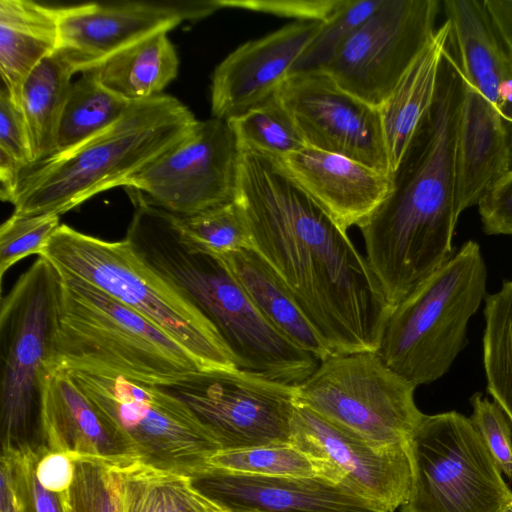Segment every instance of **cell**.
<instances>
[{"instance_id":"30","label":"cell","mask_w":512,"mask_h":512,"mask_svg":"<svg viewBox=\"0 0 512 512\" xmlns=\"http://www.w3.org/2000/svg\"><path fill=\"white\" fill-rule=\"evenodd\" d=\"M130 103L103 87L90 71L83 72L69 89L52 156L66 153L112 126Z\"/></svg>"},{"instance_id":"7","label":"cell","mask_w":512,"mask_h":512,"mask_svg":"<svg viewBox=\"0 0 512 512\" xmlns=\"http://www.w3.org/2000/svg\"><path fill=\"white\" fill-rule=\"evenodd\" d=\"M39 256L148 319L188 350L203 369L237 368L213 325L125 239L107 241L61 224Z\"/></svg>"},{"instance_id":"15","label":"cell","mask_w":512,"mask_h":512,"mask_svg":"<svg viewBox=\"0 0 512 512\" xmlns=\"http://www.w3.org/2000/svg\"><path fill=\"white\" fill-rule=\"evenodd\" d=\"M276 96L307 146L391 175L379 108L343 89L328 72L291 74Z\"/></svg>"},{"instance_id":"22","label":"cell","mask_w":512,"mask_h":512,"mask_svg":"<svg viewBox=\"0 0 512 512\" xmlns=\"http://www.w3.org/2000/svg\"><path fill=\"white\" fill-rule=\"evenodd\" d=\"M510 170L512 124L465 79L455 155L458 213L477 205Z\"/></svg>"},{"instance_id":"3","label":"cell","mask_w":512,"mask_h":512,"mask_svg":"<svg viewBox=\"0 0 512 512\" xmlns=\"http://www.w3.org/2000/svg\"><path fill=\"white\" fill-rule=\"evenodd\" d=\"M133 247L213 325L238 369L292 385L314 372L319 361L264 318L219 256L183 242L172 218L150 222Z\"/></svg>"},{"instance_id":"10","label":"cell","mask_w":512,"mask_h":512,"mask_svg":"<svg viewBox=\"0 0 512 512\" xmlns=\"http://www.w3.org/2000/svg\"><path fill=\"white\" fill-rule=\"evenodd\" d=\"M416 386L372 351L334 354L296 385V402L378 449L407 446L423 414Z\"/></svg>"},{"instance_id":"9","label":"cell","mask_w":512,"mask_h":512,"mask_svg":"<svg viewBox=\"0 0 512 512\" xmlns=\"http://www.w3.org/2000/svg\"><path fill=\"white\" fill-rule=\"evenodd\" d=\"M407 451L411 483L401 512H498L512 502L480 434L457 411L425 414Z\"/></svg>"},{"instance_id":"21","label":"cell","mask_w":512,"mask_h":512,"mask_svg":"<svg viewBox=\"0 0 512 512\" xmlns=\"http://www.w3.org/2000/svg\"><path fill=\"white\" fill-rule=\"evenodd\" d=\"M40 438L49 450L66 453L74 461L120 463L137 459L64 370L49 369L46 375Z\"/></svg>"},{"instance_id":"1","label":"cell","mask_w":512,"mask_h":512,"mask_svg":"<svg viewBox=\"0 0 512 512\" xmlns=\"http://www.w3.org/2000/svg\"><path fill=\"white\" fill-rule=\"evenodd\" d=\"M236 201L254 249L331 353L376 352L393 307L347 230L259 152L240 150Z\"/></svg>"},{"instance_id":"32","label":"cell","mask_w":512,"mask_h":512,"mask_svg":"<svg viewBox=\"0 0 512 512\" xmlns=\"http://www.w3.org/2000/svg\"><path fill=\"white\" fill-rule=\"evenodd\" d=\"M227 122L240 150L280 160L307 146L276 94Z\"/></svg>"},{"instance_id":"27","label":"cell","mask_w":512,"mask_h":512,"mask_svg":"<svg viewBox=\"0 0 512 512\" xmlns=\"http://www.w3.org/2000/svg\"><path fill=\"white\" fill-rule=\"evenodd\" d=\"M179 59L168 32L146 37L89 70L115 95L136 102L160 95L177 76Z\"/></svg>"},{"instance_id":"5","label":"cell","mask_w":512,"mask_h":512,"mask_svg":"<svg viewBox=\"0 0 512 512\" xmlns=\"http://www.w3.org/2000/svg\"><path fill=\"white\" fill-rule=\"evenodd\" d=\"M57 270L60 294L49 369L121 376L156 386L203 369L148 319L89 282Z\"/></svg>"},{"instance_id":"2","label":"cell","mask_w":512,"mask_h":512,"mask_svg":"<svg viewBox=\"0 0 512 512\" xmlns=\"http://www.w3.org/2000/svg\"><path fill=\"white\" fill-rule=\"evenodd\" d=\"M465 79L444 54L434 103L418 126L378 207L359 226L366 259L394 307L454 254L455 155Z\"/></svg>"},{"instance_id":"13","label":"cell","mask_w":512,"mask_h":512,"mask_svg":"<svg viewBox=\"0 0 512 512\" xmlns=\"http://www.w3.org/2000/svg\"><path fill=\"white\" fill-rule=\"evenodd\" d=\"M181 399L221 450L292 444L296 385L240 369H202L159 386Z\"/></svg>"},{"instance_id":"24","label":"cell","mask_w":512,"mask_h":512,"mask_svg":"<svg viewBox=\"0 0 512 512\" xmlns=\"http://www.w3.org/2000/svg\"><path fill=\"white\" fill-rule=\"evenodd\" d=\"M450 41L451 25L445 18L379 108L391 173L434 103L442 60Z\"/></svg>"},{"instance_id":"39","label":"cell","mask_w":512,"mask_h":512,"mask_svg":"<svg viewBox=\"0 0 512 512\" xmlns=\"http://www.w3.org/2000/svg\"><path fill=\"white\" fill-rule=\"evenodd\" d=\"M472 415L470 420L497 466L512 480V424L503 410L494 402L475 393L470 398Z\"/></svg>"},{"instance_id":"34","label":"cell","mask_w":512,"mask_h":512,"mask_svg":"<svg viewBox=\"0 0 512 512\" xmlns=\"http://www.w3.org/2000/svg\"><path fill=\"white\" fill-rule=\"evenodd\" d=\"M208 466L252 475L328 478L320 462L293 444L219 450L209 458Z\"/></svg>"},{"instance_id":"23","label":"cell","mask_w":512,"mask_h":512,"mask_svg":"<svg viewBox=\"0 0 512 512\" xmlns=\"http://www.w3.org/2000/svg\"><path fill=\"white\" fill-rule=\"evenodd\" d=\"M451 47L464 78L512 124V62L504 50L484 0H445Z\"/></svg>"},{"instance_id":"40","label":"cell","mask_w":512,"mask_h":512,"mask_svg":"<svg viewBox=\"0 0 512 512\" xmlns=\"http://www.w3.org/2000/svg\"><path fill=\"white\" fill-rule=\"evenodd\" d=\"M346 0H219L222 8H240L298 21L325 22Z\"/></svg>"},{"instance_id":"44","label":"cell","mask_w":512,"mask_h":512,"mask_svg":"<svg viewBox=\"0 0 512 512\" xmlns=\"http://www.w3.org/2000/svg\"><path fill=\"white\" fill-rule=\"evenodd\" d=\"M0 463V512H29L9 448L2 447Z\"/></svg>"},{"instance_id":"12","label":"cell","mask_w":512,"mask_h":512,"mask_svg":"<svg viewBox=\"0 0 512 512\" xmlns=\"http://www.w3.org/2000/svg\"><path fill=\"white\" fill-rule=\"evenodd\" d=\"M239 158L227 121L198 120L189 135L121 186L136 207L189 217L236 200Z\"/></svg>"},{"instance_id":"47","label":"cell","mask_w":512,"mask_h":512,"mask_svg":"<svg viewBox=\"0 0 512 512\" xmlns=\"http://www.w3.org/2000/svg\"><path fill=\"white\" fill-rule=\"evenodd\" d=\"M498 512H512V502L501 508Z\"/></svg>"},{"instance_id":"19","label":"cell","mask_w":512,"mask_h":512,"mask_svg":"<svg viewBox=\"0 0 512 512\" xmlns=\"http://www.w3.org/2000/svg\"><path fill=\"white\" fill-rule=\"evenodd\" d=\"M191 481L223 512H384L326 477L262 476L207 468Z\"/></svg>"},{"instance_id":"17","label":"cell","mask_w":512,"mask_h":512,"mask_svg":"<svg viewBox=\"0 0 512 512\" xmlns=\"http://www.w3.org/2000/svg\"><path fill=\"white\" fill-rule=\"evenodd\" d=\"M219 0L89 3L60 8L57 51L74 71L93 69L116 52L183 21L221 9Z\"/></svg>"},{"instance_id":"37","label":"cell","mask_w":512,"mask_h":512,"mask_svg":"<svg viewBox=\"0 0 512 512\" xmlns=\"http://www.w3.org/2000/svg\"><path fill=\"white\" fill-rule=\"evenodd\" d=\"M70 488L75 512H123L120 480L114 463L100 459L76 460Z\"/></svg>"},{"instance_id":"11","label":"cell","mask_w":512,"mask_h":512,"mask_svg":"<svg viewBox=\"0 0 512 512\" xmlns=\"http://www.w3.org/2000/svg\"><path fill=\"white\" fill-rule=\"evenodd\" d=\"M66 372L141 462L192 477L221 450L191 409L163 388L121 376Z\"/></svg>"},{"instance_id":"33","label":"cell","mask_w":512,"mask_h":512,"mask_svg":"<svg viewBox=\"0 0 512 512\" xmlns=\"http://www.w3.org/2000/svg\"><path fill=\"white\" fill-rule=\"evenodd\" d=\"M174 221L181 240L195 249L223 255L254 248L243 210L236 200L193 216H174Z\"/></svg>"},{"instance_id":"38","label":"cell","mask_w":512,"mask_h":512,"mask_svg":"<svg viewBox=\"0 0 512 512\" xmlns=\"http://www.w3.org/2000/svg\"><path fill=\"white\" fill-rule=\"evenodd\" d=\"M61 224L57 215L12 214L0 227V278L23 258L42 253Z\"/></svg>"},{"instance_id":"36","label":"cell","mask_w":512,"mask_h":512,"mask_svg":"<svg viewBox=\"0 0 512 512\" xmlns=\"http://www.w3.org/2000/svg\"><path fill=\"white\" fill-rule=\"evenodd\" d=\"M33 165L24 116L2 88L0 93V195L10 202L17 182Z\"/></svg>"},{"instance_id":"43","label":"cell","mask_w":512,"mask_h":512,"mask_svg":"<svg viewBox=\"0 0 512 512\" xmlns=\"http://www.w3.org/2000/svg\"><path fill=\"white\" fill-rule=\"evenodd\" d=\"M76 463L66 453L42 447L36 464V476L48 491L61 494L68 491L75 479Z\"/></svg>"},{"instance_id":"20","label":"cell","mask_w":512,"mask_h":512,"mask_svg":"<svg viewBox=\"0 0 512 512\" xmlns=\"http://www.w3.org/2000/svg\"><path fill=\"white\" fill-rule=\"evenodd\" d=\"M278 161L345 230L359 227L384 200L391 187L390 176L360 162L309 146Z\"/></svg>"},{"instance_id":"26","label":"cell","mask_w":512,"mask_h":512,"mask_svg":"<svg viewBox=\"0 0 512 512\" xmlns=\"http://www.w3.org/2000/svg\"><path fill=\"white\" fill-rule=\"evenodd\" d=\"M253 304L280 333L319 362L333 355L300 309L288 287L254 249L217 255Z\"/></svg>"},{"instance_id":"41","label":"cell","mask_w":512,"mask_h":512,"mask_svg":"<svg viewBox=\"0 0 512 512\" xmlns=\"http://www.w3.org/2000/svg\"><path fill=\"white\" fill-rule=\"evenodd\" d=\"M42 447L25 450L11 448L18 482L29 512H64L60 495L46 490L36 476V464Z\"/></svg>"},{"instance_id":"16","label":"cell","mask_w":512,"mask_h":512,"mask_svg":"<svg viewBox=\"0 0 512 512\" xmlns=\"http://www.w3.org/2000/svg\"><path fill=\"white\" fill-rule=\"evenodd\" d=\"M292 444L322 464L327 477L348 486L384 512L405 502L411 483L407 446L378 449L296 402Z\"/></svg>"},{"instance_id":"28","label":"cell","mask_w":512,"mask_h":512,"mask_svg":"<svg viewBox=\"0 0 512 512\" xmlns=\"http://www.w3.org/2000/svg\"><path fill=\"white\" fill-rule=\"evenodd\" d=\"M75 73L56 51L43 59L23 84L20 107L27 127L33 165L45 161L54 153L57 126Z\"/></svg>"},{"instance_id":"45","label":"cell","mask_w":512,"mask_h":512,"mask_svg":"<svg viewBox=\"0 0 512 512\" xmlns=\"http://www.w3.org/2000/svg\"><path fill=\"white\" fill-rule=\"evenodd\" d=\"M493 28L512 62V0H484Z\"/></svg>"},{"instance_id":"42","label":"cell","mask_w":512,"mask_h":512,"mask_svg":"<svg viewBox=\"0 0 512 512\" xmlns=\"http://www.w3.org/2000/svg\"><path fill=\"white\" fill-rule=\"evenodd\" d=\"M487 235H512V170L504 174L477 204Z\"/></svg>"},{"instance_id":"46","label":"cell","mask_w":512,"mask_h":512,"mask_svg":"<svg viewBox=\"0 0 512 512\" xmlns=\"http://www.w3.org/2000/svg\"><path fill=\"white\" fill-rule=\"evenodd\" d=\"M59 495H60V498L62 501L64 512H75V509H74V507L71 503V499H70V489L64 493L59 494Z\"/></svg>"},{"instance_id":"25","label":"cell","mask_w":512,"mask_h":512,"mask_svg":"<svg viewBox=\"0 0 512 512\" xmlns=\"http://www.w3.org/2000/svg\"><path fill=\"white\" fill-rule=\"evenodd\" d=\"M59 43L60 8L29 0L0 1V71L3 88L18 107L26 78Z\"/></svg>"},{"instance_id":"14","label":"cell","mask_w":512,"mask_h":512,"mask_svg":"<svg viewBox=\"0 0 512 512\" xmlns=\"http://www.w3.org/2000/svg\"><path fill=\"white\" fill-rule=\"evenodd\" d=\"M441 5L383 0L324 70L343 89L380 108L433 37Z\"/></svg>"},{"instance_id":"31","label":"cell","mask_w":512,"mask_h":512,"mask_svg":"<svg viewBox=\"0 0 512 512\" xmlns=\"http://www.w3.org/2000/svg\"><path fill=\"white\" fill-rule=\"evenodd\" d=\"M483 366L487 392L512 424V280L485 298Z\"/></svg>"},{"instance_id":"29","label":"cell","mask_w":512,"mask_h":512,"mask_svg":"<svg viewBox=\"0 0 512 512\" xmlns=\"http://www.w3.org/2000/svg\"><path fill=\"white\" fill-rule=\"evenodd\" d=\"M123 512H223L187 475L132 459L114 463Z\"/></svg>"},{"instance_id":"35","label":"cell","mask_w":512,"mask_h":512,"mask_svg":"<svg viewBox=\"0 0 512 512\" xmlns=\"http://www.w3.org/2000/svg\"><path fill=\"white\" fill-rule=\"evenodd\" d=\"M382 2L383 0H346L337 12L323 22L295 63L291 74L326 69L344 43Z\"/></svg>"},{"instance_id":"18","label":"cell","mask_w":512,"mask_h":512,"mask_svg":"<svg viewBox=\"0 0 512 512\" xmlns=\"http://www.w3.org/2000/svg\"><path fill=\"white\" fill-rule=\"evenodd\" d=\"M322 24L296 21L232 51L212 76L213 117L229 121L273 97Z\"/></svg>"},{"instance_id":"6","label":"cell","mask_w":512,"mask_h":512,"mask_svg":"<svg viewBox=\"0 0 512 512\" xmlns=\"http://www.w3.org/2000/svg\"><path fill=\"white\" fill-rule=\"evenodd\" d=\"M480 245L468 240L386 321L376 353L416 387L444 376L467 345L469 320L487 296Z\"/></svg>"},{"instance_id":"8","label":"cell","mask_w":512,"mask_h":512,"mask_svg":"<svg viewBox=\"0 0 512 512\" xmlns=\"http://www.w3.org/2000/svg\"><path fill=\"white\" fill-rule=\"evenodd\" d=\"M59 294V271L38 256L1 300L2 446L25 450L43 445L42 397L57 325Z\"/></svg>"},{"instance_id":"4","label":"cell","mask_w":512,"mask_h":512,"mask_svg":"<svg viewBox=\"0 0 512 512\" xmlns=\"http://www.w3.org/2000/svg\"><path fill=\"white\" fill-rule=\"evenodd\" d=\"M197 122L182 102L169 95L131 102L106 130L23 172L9 202L12 214L59 216L121 186L189 135Z\"/></svg>"}]
</instances>
